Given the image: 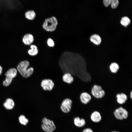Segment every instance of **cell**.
<instances>
[{
  "mask_svg": "<svg viewBox=\"0 0 132 132\" xmlns=\"http://www.w3.org/2000/svg\"><path fill=\"white\" fill-rule=\"evenodd\" d=\"M109 68L111 72L114 74L117 72L120 68L118 64L116 62H113L111 63L109 66Z\"/></svg>",
  "mask_w": 132,
  "mask_h": 132,
  "instance_id": "d6986e66",
  "label": "cell"
},
{
  "mask_svg": "<svg viewBox=\"0 0 132 132\" xmlns=\"http://www.w3.org/2000/svg\"><path fill=\"white\" fill-rule=\"evenodd\" d=\"M17 73V69L13 68L9 69L5 73V75L6 77L13 79L16 76Z\"/></svg>",
  "mask_w": 132,
  "mask_h": 132,
  "instance_id": "5bb4252c",
  "label": "cell"
},
{
  "mask_svg": "<svg viewBox=\"0 0 132 132\" xmlns=\"http://www.w3.org/2000/svg\"><path fill=\"white\" fill-rule=\"evenodd\" d=\"M120 22L122 25L126 27L130 24L131 23V20L127 17L124 16L121 18Z\"/></svg>",
  "mask_w": 132,
  "mask_h": 132,
  "instance_id": "44dd1931",
  "label": "cell"
},
{
  "mask_svg": "<svg viewBox=\"0 0 132 132\" xmlns=\"http://www.w3.org/2000/svg\"><path fill=\"white\" fill-rule=\"evenodd\" d=\"M47 44L48 46L50 47H54L55 45L54 41L50 38L48 39L47 40Z\"/></svg>",
  "mask_w": 132,
  "mask_h": 132,
  "instance_id": "603a6c76",
  "label": "cell"
},
{
  "mask_svg": "<svg viewBox=\"0 0 132 132\" xmlns=\"http://www.w3.org/2000/svg\"><path fill=\"white\" fill-rule=\"evenodd\" d=\"M41 128L45 132H53L56 127L54 122L46 117L43 118L42 120Z\"/></svg>",
  "mask_w": 132,
  "mask_h": 132,
  "instance_id": "3957f363",
  "label": "cell"
},
{
  "mask_svg": "<svg viewBox=\"0 0 132 132\" xmlns=\"http://www.w3.org/2000/svg\"><path fill=\"white\" fill-rule=\"evenodd\" d=\"M19 119L20 123L24 125H26L28 122V120L23 115H20Z\"/></svg>",
  "mask_w": 132,
  "mask_h": 132,
  "instance_id": "7402d4cb",
  "label": "cell"
},
{
  "mask_svg": "<svg viewBox=\"0 0 132 132\" xmlns=\"http://www.w3.org/2000/svg\"><path fill=\"white\" fill-rule=\"evenodd\" d=\"M15 105L13 100L12 99L8 98L7 99L3 104L4 107L7 110H11L12 109Z\"/></svg>",
  "mask_w": 132,
  "mask_h": 132,
  "instance_id": "2e32d148",
  "label": "cell"
},
{
  "mask_svg": "<svg viewBox=\"0 0 132 132\" xmlns=\"http://www.w3.org/2000/svg\"><path fill=\"white\" fill-rule=\"evenodd\" d=\"M23 43L25 45H30L32 44L34 40L33 36L30 33L25 34L22 38Z\"/></svg>",
  "mask_w": 132,
  "mask_h": 132,
  "instance_id": "30bf717a",
  "label": "cell"
},
{
  "mask_svg": "<svg viewBox=\"0 0 132 132\" xmlns=\"http://www.w3.org/2000/svg\"><path fill=\"white\" fill-rule=\"evenodd\" d=\"M29 66L30 63L27 60L21 62L17 65L18 70L24 77L27 78L30 77L33 72V68L32 67L28 68Z\"/></svg>",
  "mask_w": 132,
  "mask_h": 132,
  "instance_id": "6da1fadb",
  "label": "cell"
},
{
  "mask_svg": "<svg viewBox=\"0 0 132 132\" xmlns=\"http://www.w3.org/2000/svg\"><path fill=\"white\" fill-rule=\"evenodd\" d=\"M58 24L56 18L54 16L45 19L44 22L42 27L46 31L53 32L56 29Z\"/></svg>",
  "mask_w": 132,
  "mask_h": 132,
  "instance_id": "7a4b0ae2",
  "label": "cell"
},
{
  "mask_svg": "<svg viewBox=\"0 0 132 132\" xmlns=\"http://www.w3.org/2000/svg\"><path fill=\"white\" fill-rule=\"evenodd\" d=\"M130 97L131 99H132V91H131L130 93Z\"/></svg>",
  "mask_w": 132,
  "mask_h": 132,
  "instance_id": "484cf974",
  "label": "cell"
},
{
  "mask_svg": "<svg viewBox=\"0 0 132 132\" xmlns=\"http://www.w3.org/2000/svg\"><path fill=\"white\" fill-rule=\"evenodd\" d=\"M82 132H94L91 128H87L84 129Z\"/></svg>",
  "mask_w": 132,
  "mask_h": 132,
  "instance_id": "cb8c5ba5",
  "label": "cell"
},
{
  "mask_svg": "<svg viewBox=\"0 0 132 132\" xmlns=\"http://www.w3.org/2000/svg\"><path fill=\"white\" fill-rule=\"evenodd\" d=\"M110 132H119L118 131H112Z\"/></svg>",
  "mask_w": 132,
  "mask_h": 132,
  "instance_id": "4316f807",
  "label": "cell"
},
{
  "mask_svg": "<svg viewBox=\"0 0 132 132\" xmlns=\"http://www.w3.org/2000/svg\"><path fill=\"white\" fill-rule=\"evenodd\" d=\"M74 122L75 125L77 127L81 128L84 126L86 124V121L83 118H80L78 117H76L74 118Z\"/></svg>",
  "mask_w": 132,
  "mask_h": 132,
  "instance_id": "4fadbf2b",
  "label": "cell"
},
{
  "mask_svg": "<svg viewBox=\"0 0 132 132\" xmlns=\"http://www.w3.org/2000/svg\"><path fill=\"white\" fill-rule=\"evenodd\" d=\"M25 16L27 19L30 20H33L35 18L36 14L35 12L33 10H29L25 12Z\"/></svg>",
  "mask_w": 132,
  "mask_h": 132,
  "instance_id": "ffe728a7",
  "label": "cell"
},
{
  "mask_svg": "<svg viewBox=\"0 0 132 132\" xmlns=\"http://www.w3.org/2000/svg\"><path fill=\"white\" fill-rule=\"evenodd\" d=\"M113 113L114 116L117 119L121 120L127 119L129 114L128 111L122 106L115 109Z\"/></svg>",
  "mask_w": 132,
  "mask_h": 132,
  "instance_id": "277c9868",
  "label": "cell"
},
{
  "mask_svg": "<svg viewBox=\"0 0 132 132\" xmlns=\"http://www.w3.org/2000/svg\"><path fill=\"white\" fill-rule=\"evenodd\" d=\"M90 41L95 44L99 45L101 42V39L100 36L97 34L91 35L90 37Z\"/></svg>",
  "mask_w": 132,
  "mask_h": 132,
  "instance_id": "e0dca14e",
  "label": "cell"
},
{
  "mask_svg": "<svg viewBox=\"0 0 132 132\" xmlns=\"http://www.w3.org/2000/svg\"><path fill=\"white\" fill-rule=\"evenodd\" d=\"M41 86L44 90L51 91L53 88L54 84L52 80L45 79L42 80L41 83Z\"/></svg>",
  "mask_w": 132,
  "mask_h": 132,
  "instance_id": "52a82bcc",
  "label": "cell"
},
{
  "mask_svg": "<svg viewBox=\"0 0 132 132\" xmlns=\"http://www.w3.org/2000/svg\"><path fill=\"white\" fill-rule=\"evenodd\" d=\"M91 99V96L90 94L86 92H82L79 96L80 101L84 104H87L88 103Z\"/></svg>",
  "mask_w": 132,
  "mask_h": 132,
  "instance_id": "ba28073f",
  "label": "cell"
},
{
  "mask_svg": "<svg viewBox=\"0 0 132 132\" xmlns=\"http://www.w3.org/2000/svg\"><path fill=\"white\" fill-rule=\"evenodd\" d=\"M116 96L117 102L121 105L124 104L128 99L127 95L123 93L117 94Z\"/></svg>",
  "mask_w": 132,
  "mask_h": 132,
  "instance_id": "8fae6325",
  "label": "cell"
},
{
  "mask_svg": "<svg viewBox=\"0 0 132 132\" xmlns=\"http://www.w3.org/2000/svg\"><path fill=\"white\" fill-rule=\"evenodd\" d=\"M72 102V101L69 98L64 99L60 106L61 110L65 113L69 112L71 109Z\"/></svg>",
  "mask_w": 132,
  "mask_h": 132,
  "instance_id": "8992f818",
  "label": "cell"
},
{
  "mask_svg": "<svg viewBox=\"0 0 132 132\" xmlns=\"http://www.w3.org/2000/svg\"><path fill=\"white\" fill-rule=\"evenodd\" d=\"M2 67L0 65V75L2 74Z\"/></svg>",
  "mask_w": 132,
  "mask_h": 132,
  "instance_id": "d4e9b609",
  "label": "cell"
},
{
  "mask_svg": "<svg viewBox=\"0 0 132 132\" xmlns=\"http://www.w3.org/2000/svg\"><path fill=\"white\" fill-rule=\"evenodd\" d=\"M105 95V92L101 87L100 85H94L91 90V96L94 98L100 99L103 97Z\"/></svg>",
  "mask_w": 132,
  "mask_h": 132,
  "instance_id": "5b68a950",
  "label": "cell"
},
{
  "mask_svg": "<svg viewBox=\"0 0 132 132\" xmlns=\"http://www.w3.org/2000/svg\"><path fill=\"white\" fill-rule=\"evenodd\" d=\"M103 2L105 7H107L110 5L111 8L113 9L116 8L119 3V0H103Z\"/></svg>",
  "mask_w": 132,
  "mask_h": 132,
  "instance_id": "7c38bea8",
  "label": "cell"
},
{
  "mask_svg": "<svg viewBox=\"0 0 132 132\" xmlns=\"http://www.w3.org/2000/svg\"><path fill=\"white\" fill-rule=\"evenodd\" d=\"M62 79L64 81L69 84L72 83L74 80L73 77L69 73H66L63 75Z\"/></svg>",
  "mask_w": 132,
  "mask_h": 132,
  "instance_id": "9a60e30c",
  "label": "cell"
},
{
  "mask_svg": "<svg viewBox=\"0 0 132 132\" xmlns=\"http://www.w3.org/2000/svg\"><path fill=\"white\" fill-rule=\"evenodd\" d=\"M90 118L92 122L97 123L101 121L102 118L100 112L95 110L91 112L90 115Z\"/></svg>",
  "mask_w": 132,
  "mask_h": 132,
  "instance_id": "9c48e42d",
  "label": "cell"
},
{
  "mask_svg": "<svg viewBox=\"0 0 132 132\" xmlns=\"http://www.w3.org/2000/svg\"><path fill=\"white\" fill-rule=\"evenodd\" d=\"M31 49L28 51V54L31 56L36 55L38 53V50L37 46L34 44H31L30 46Z\"/></svg>",
  "mask_w": 132,
  "mask_h": 132,
  "instance_id": "ac0fdd59",
  "label": "cell"
}]
</instances>
